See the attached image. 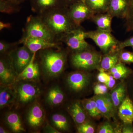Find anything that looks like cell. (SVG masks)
<instances>
[{"label":"cell","mask_w":133,"mask_h":133,"mask_svg":"<svg viewBox=\"0 0 133 133\" xmlns=\"http://www.w3.org/2000/svg\"><path fill=\"white\" fill-rule=\"evenodd\" d=\"M21 10L19 5L10 0H0V12L11 14L19 12Z\"/></svg>","instance_id":"28"},{"label":"cell","mask_w":133,"mask_h":133,"mask_svg":"<svg viewBox=\"0 0 133 133\" xmlns=\"http://www.w3.org/2000/svg\"><path fill=\"white\" fill-rule=\"evenodd\" d=\"M121 50L117 48L102 56L100 68L104 70H109L113 66L120 62L119 54Z\"/></svg>","instance_id":"19"},{"label":"cell","mask_w":133,"mask_h":133,"mask_svg":"<svg viewBox=\"0 0 133 133\" xmlns=\"http://www.w3.org/2000/svg\"><path fill=\"white\" fill-rule=\"evenodd\" d=\"M90 77L88 74L81 71L74 72L69 74L66 80L70 89L76 92L83 90L88 85Z\"/></svg>","instance_id":"14"},{"label":"cell","mask_w":133,"mask_h":133,"mask_svg":"<svg viewBox=\"0 0 133 133\" xmlns=\"http://www.w3.org/2000/svg\"><path fill=\"white\" fill-rule=\"evenodd\" d=\"M128 5V0H110L107 12L113 17L124 19Z\"/></svg>","instance_id":"17"},{"label":"cell","mask_w":133,"mask_h":133,"mask_svg":"<svg viewBox=\"0 0 133 133\" xmlns=\"http://www.w3.org/2000/svg\"><path fill=\"white\" fill-rule=\"evenodd\" d=\"M99 73L97 76L98 81L100 83L105 84L108 80L109 78V74L105 72L104 69L100 68L99 69Z\"/></svg>","instance_id":"37"},{"label":"cell","mask_w":133,"mask_h":133,"mask_svg":"<svg viewBox=\"0 0 133 133\" xmlns=\"http://www.w3.org/2000/svg\"><path fill=\"white\" fill-rule=\"evenodd\" d=\"M17 98L16 91L10 86L2 85L0 90V108L1 109L12 104Z\"/></svg>","instance_id":"21"},{"label":"cell","mask_w":133,"mask_h":133,"mask_svg":"<svg viewBox=\"0 0 133 133\" xmlns=\"http://www.w3.org/2000/svg\"><path fill=\"white\" fill-rule=\"evenodd\" d=\"M35 52L29 64L18 75L17 80L32 81L38 78L40 75V65L36 60Z\"/></svg>","instance_id":"16"},{"label":"cell","mask_w":133,"mask_h":133,"mask_svg":"<svg viewBox=\"0 0 133 133\" xmlns=\"http://www.w3.org/2000/svg\"><path fill=\"white\" fill-rule=\"evenodd\" d=\"M52 125L58 131H66L69 129V124L66 117L63 115L56 113L51 118Z\"/></svg>","instance_id":"27"},{"label":"cell","mask_w":133,"mask_h":133,"mask_svg":"<svg viewBox=\"0 0 133 133\" xmlns=\"http://www.w3.org/2000/svg\"><path fill=\"white\" fill-rule=\"evenodd\" d=\"M45 114L41 105L37 103L33 104L29 109L26 116L27 122L31 128H37L43 124Z\"/></svg>","instance_id":"15"},{"label":"cell","mask_w":133,"mask_h":133,"mask_svg":"<svg viewBox=\"0 0 133 133\" xmlns=\"http://www.w3.org/2000/svg\"><path fill=\"white\" fill-rule=\"evenodd\" d=\"M112 16L108 12L95 14L90 20L96 25L97 29L102 30L112 31Z\"/></svg>","instance_id":"20"},{"label":"cell","mask_w":133,"mask_h":133,"mask_svg":"<svg viewBox=\"0 0 133 133\" xmlns=\"http://www.w3.org/2000/svg\"><path fill=\"white\" fill-rule=\"evenodd\" d=\"M125 66V65L123 64V63L120 62L117 64L115 65L114 66H113L109 71L110 74H111V75H112V74L117 72V71H119L121 69H123Z\"/></svg>","instance_id":"40"},{"label":"cell","mask_w":133,"mask_h":133,"mask_svg":"<svg viewBox=\"0 0 133 133\" xmlns=\"http://www.w3.org/2000/svg\"><path fill=\"white\" fill-rule=\"evenodd\" d=\"M94 14L106 13L110 0H83Z\"/></svg>","instance_id":"25"},{"label":"cell","mask_w":133,"mask_h":133,"mask_svg":"<svg viewBox=\"0 0 133 133\" xmlns=\"http://www.w3.org/2000/svg\"><path fill=\"white\" fill-rule=\"evenodd\" d=\"M133 36L123 42H120L118 48L119 49L122 50L126 47H133Z\"/></svg>","instance_id":"39"},{"label":"cell","mask_w":133,"mask_h":133,"mask_svg":"<svg viewBox=\"0 0 133 133\" xmlns=\"http://www.w3.org/2000/svg\"><path fill=\"white\" fill-rule=\"evenodd\" d=\"M31 9L37 15H41L51 10L68 7L64 0H30Z\"/></svg>","instance_id":"12"},{"label":"cell","mask_w":133,"mask_h":133,"mask_svg":"<svg viewBox=\"0 0 133 133\" xmlns=\"http://www.w3.org/2000/svg\"><path fill=\"white\" fill-rule=\"evenodd\" d=\"M81 104L83 107V108L85 109V111L88 113L89 115L91 117L93 118V113L91 105L89 99H85L82 101Z\"/></svg>","instance_id":"38"},{"label":"cell","mask_w":133,"mask_h":133,"mask_svg":"<svg viewBox=\"0 0 133 133\" xmlns=\"http://www.w3.org/2000/svg\"><path fill=\"white\" fill-rule=\"evenodd\" d=\"M107 86L104 83L97 84L94 88V94L95 95H103L107 93L108 92Z\"/></svg>","instance_id":"34"},{"label":"cell","mask_w":133,"mask_h":133,"mask_svg":"<svg viewBox=\"0 0 133 133\" xmlns=\"http://www.w3.org/2000/svg\"><path fill=\"white\" fill-rule=\"evenodd\" d=\"M68 10L70 17L78 26L86 20H90L95 14L83 1L70 5Z\"/></svg>","instance_id":"9"},{"label":"cell","mask_w":133,"mask_h":133,"mask_svg":"<svg viewBox=\"0 0 133 133\" xmlns=\"http://www.w3.org/2000/svg\"><path fill=\"white\" fill-rule=\"evenodd\" d=\"M111 31L97 29L92 31H86V38L92 40L104 54L118 48V41Z\"/></svg>","instance_id":"5"},{"label":"cell","mask_w":133,"mask_h":133,"mask_svg":"<svg viewBox=\"0 0 133 133\" xmlns=\"http://www.w3.org/2000/svg\"><path fill=\"white\" fill-rule=\"evenodd\" d=\"M11 24L10 23H6L3 22H0V30H2L3 29L5 28H10L11 27Z\"/></svg>","instance_id":"44"},{"label":"cell","mask_w":133,"mask_h":133,"mask_svg":"<svg viewBox=\"0 0 133 133\" xmlns=\"http://www.w3.org/2000/svg\"><path fill=\"white\" fill-rule=\"evenodd\" d=\"M120 61L127 64L133 63V52L121 50L119 54Z\"/></svg>","instance_id":"31"},{"label":"cell","mask_w":133,"mask_h":133,"mask_svg":"<svg viewBox=\"0 0 133 133\" xmlns=\"http://www.w3.org/2000/svg\"><path fill=\"white\" fill-rule=\"evenodd\" d=\"M44 132L47 133H60L61 132L54 127L53 126H51L49 123H47L44 128Z\"/></svg>","instance_id":"41"},{"label":"cell","mask_w":133,"mask_h":133,"mask_svg":"<svg viewBox=\"0 0 133 133\" xmlns=\"http://www.w3.org/2000/svg\"><path fill=\"white\" fill-rule=\"evenodd\" d=\"M68 7L55 9L41 15L43 21L56 37V41L80 26H78L72 20L68 13Z\"/></svg>","instance_id":"1"},{"label":"cell","mask_w":133,"mask_h":133,"mask_svg":"<svg viewBox=\"0 0 133 133\" xmlns=\"http://www.w3.org/2000/svg\"><path fill=\"white\" fill-rule=\"evenodd\" d=\"M83 108L78 101L73 102L67 108V111L74 122L79 125L85 122L86 116Z\"/></svg>","instance_id":"24"},{"label":"cell","mask_w":133,"mask_h":133,"mask_svg":"<svg viewBox=\"0 0 133 133\" xmlns=\"http://www.w3.org/2000/svg\"><path fill=\"white\" fill-rule=\"evenodd\" d=\"M85 32L81 26L63 36L59 42L65 43L72 52L87 49L91 45L85 41Z\"/></svg>","instance_id":"6"},{"label":"cell","mask_w":133,"mask_h":133,"mask_svg":"<svg viewBox=\"0 0 133 133\" xmlns=\"http://www.w3.org/2000/svg\"><path fill=\"white\" fill-rule=\"evenodd\" d=\"M10 1H11L12 2L14 3L15 4L20 5V4L24 2L25 1V0H10Z\"/></svg>","instance_id":"46"},{"label":"cell","mask_w":133,"mask_h":133,"mask_svg":"<svg viewBox=\"0 0 133 133\" xmlns=\"http://www.w3.org/2000/svg\"><path fill=\"white\" fill-rule=\"evenodd\" d=\"M115 108H118L125 98L126 88L125 84L121 83L113 89L111 93Z\"/></svg>","instance_id":"26"},{"label":"cell","mask_w":133,"mask_h":133,"mask_svg":"<svg viewBox=\"0 0 133 133\" xmlns=\"http://www.w3.org/2000/svg\"><path fill=\"white\" fill-rule=\"evenodd\" d=\"M8 131H7L6 129L3 128V127L1 126L0 127V133H9Z\"/></svg>","instance_id":"47"},{"label":"cell","mask_w":133,"mask_h":133,"mask_svg":"<svg viewBox=\"0 0 133 133\" xmlns=\"http://www.w3.org/2000/svg\"><path fill=\"white\" fill-rule=\"evenodd\" d=\"M5 121L10 129L14 132L20 133L25 131L20 116L16 113H8L5 116Z\"/></svg>","instance_id":"23"},{"label":"cell","mask_w":133,"mask_h":133,"mask_svg":"<svg viewBox=\"0 0 133 133\" xmlns=\"http://www.w3.org/2000/svg\"><path fill=\"white\" fill-rule=\"evenodd\" d=\"M132 48L133 50V47H132Z\"/></svg>","instance_id":"49"},{"label":"cell","mask_w":133,"mask_h":133,"mask_svg":"<svg viewBox=\"0 0 133 133\" xmlns=\"http://www.w3.org/2000/svg\"><path fill=\"white\" fill-rule=\"evenodd\" d=\"M102 56L91 46L84 50L72 52L71 63L75 68L81 70L99 69Z\"/></svg>","instance_id":"4"},{"label":"cell","mask_w":133,"mask_h":133,"mask_svg":"<svg viewBox=\"0 0 133 133\" xmlns=\"http://www.w3.org/2000/svg\"><path fill=\"white\" fill-rule=\"evenodd\" d=\"M77 131L79 133H94L95 132V128L90 123L85 122L79 125Z\"/></svg>","instance_id":"32"},{"label":"cell","mask_w":133,"mask_h":133,"mask_svg":"<svg viewBox=\"0 0 133 133\" xmlns=\"http://www.w3.org/2000/svg\"><path fill=\"white\" fill-rule=\"evenodd\" d=\"M93 97L102 116L108 119L114 116L115 108L111 94L107 93L104 95H95Z\"/></svg>","instance_id":"13"},{"label":"cell","mask_w":133,"mask_h":133,"mask_svg":"<svg viewBox=\"0 0 133 133\" xmlns=\"http://www.w3.org/2000/svg\"><path fill=\"white\" fill-rule=\"evenodd\" d=\"M89 100L92 108L93 113V118H98L101 115H102L98 109L97 106L94 98L92 97L91 98L89 99Z\"/></svg>","instance_id":"36"},{"label":"cell","mask_w":133,"mask_h":133,"mask_svg":"<svg viewBox=\"0 0 133 133\" xmlns=\"http://www.w3.org/2000/svg\"><path fill=\"white\" fill-rule=\"evenodd\" d=\"M131 72V70L125 66L123 69L112 75L115 79H120L125 77L129 75Z\"/></svg>","instance_id":"33"},{"label":"cell","mask_w":133,"mask_h":133,"mask_svg":"<svg viewBox=\"0 0 133 133\" xmlns=\"http://www.w3.org/2000/svg\"><path fill=\"white\" fill-rule=\"evenodd\" d=\"M132 87V100H133V86Z\"/></svg>","instance_id":"48"},{"label":"cell","mask_w":133,"mask_h":133,"mask_svg":"<svg viewBox=\"0 0 133 133\" xmlns=\"http://www.w3.org/2000/svg\"><path fill=\"white\" fill-rule=\"evenodd\" d=\"M18 76L9 55H2L0 59L1 85L10 86L17 80Z\"/></svg>","instance_id":"8"},{"label":"cell","mask_w":133,"mask_h":133,"mask_svg":"<svg viewBox=\"0 0 133 133\" xmlns=\"http://www.w3.org/2000/svg\"><path fill=\"white\" fill-rule=\"evenodd\" d=\"M23 36L43 38L51 42H57L55 34L38 15H31L28 17Z\"/></svg>","instance_id":"3"},{"label":"cell","mask_w":133,"mask_h":133,"mask_svg":"<svg viewBox=\"0 0 133 133\" xmlns=\"http://www.w3.org/2000/svg\"><path fill=\"white\" fill-rule=\"evenodd\" d=\"M19 42L20 44H23L33 53L50 48L61 49L58 42H51L43 38L22 36Z\"/></svg>","instance_id":"10"},{"label":"cell","mask_w":133,"mask_h":133,"mask_svg":"<svg viewBox=\"0 0 133 133\" xmlns=\"http://www.w3.org/2000/svg\"><path fill=\"white\" fill-rule=\"evenodd\" d=\"M122 129V132L123 133H133V127L132 124H124Z\"/></svg>","instance_id":"42"},{"label":"cell","mask_w":133,"mask_h":133,"mask_svg":"<svg viewBox=\"0 0 133 133\" xmlns=\"http://www.w3.org/2000/svg\"><path fill=\"white\" fill-rule=\"evenodd\" d=\"M82 1L83 0H64L66 5L68 7L72 4Z\"/></svg>","instance_id":"45"},{"label":"cell","mask_w":133,"mask_h":133,"mask_svg":"<svg viewBox=\"0 0 133 133\" xmlns=\"http://www.w3.org/2000/svg\"><path fill=\"white\" fill-rule=\"evenodd\" d=\"M46 49L38 51L40 67L44 74L49 78L62 74L67 61V53L62 49Z\"/></svg>","instance_id":"2"},{"label":"cell","mask_w":133,"mask_h":133,"mask_svg":"<svg viewBox=\"0 0 133 133\" xmlns=\"http://www.w3.org/2000/svg\"><path fill=\"white\" fill-rule=\"evenodd\" d=\"M124 19L127 31L133 32V0H128V8Z\"/></svg>","instance_id":"29"},{"label":"cell","mask_w":133,"mask_h":133,"mask_svg":"<svg viewBox=\"0 0 133 133\" xmlns=\"http://www.w3.org/2000/svg\"><path fill=\"white\" fill-rule=\"evenodd\" d=\"M19 42L15 43L8 42L1 40L0 41V53L1 55H9L13 50L17 47Z\"/></svg>","instance_id":"30"},{"label":"cell","mask_w":133,"mask_h":133,"mask_svg":"<svg viewBox=\"0 0 133 133\" xmlns=\"http://www.w3.org/2000/svg\"><path fill=\"white\" fill-rule=\"evenodd\" d=\"M64 99V94L61 88L58 86H55L48 91L45 101L50 106H56L61 104Z\"/></svg>","instance_id":"22"},{"label":"cell","mask_w":133,"mask_h":133,"mask_svg":"<svg viewBox=\"0 0 133 133\" xmlns=\"http://www.w3.org/2000/svg\"><path fill=\"white\" fill-rule=\"evenodd\" d=\"M118 116L124 124H132L133 102L129 97H126L119 107Z\"/></svg>","instance_id":"18"},{"label":"cell","mask_w":133,"mask_h":133,"mask_svg":"<svg viewBox=\"0 0 133 133\" xmlns=\"http://www.w3.org/2000/svg\"><path fill=\"white\" fill-rule=\"evenodd\" d=\"M16 91L18 101L22 104H26L32 101L40 93V90L36 86L28 83L19 84Z\"/></svg>","instance_id":"11"},{"label":"cell","mask_w":133,"mask_h":133,"mask_svg":"<svg viewBox=\"0 0 133 133\" xmlns=\"http://www.w3.org/2000/svg\"><path fill=\"white\" fill-rule=\"evenodd\" d=\"M115 79L114 77L112 75H109V78L106 83L105 84L108 88H113L115 84Z\"/></svg>","instance_id":"43"},{"label":"cell","mask_w":133,"mask_h":133,"mask_svg":"<svg viewBox=\"0 0 133 133\" xmlns=\"http://www.w3.org/2000/svg\"><path fill=\"white\" fill-rule=\"evenodd\" d=\"M35 53L23 45L21 47H17L9 54L13 66L18 75L29 65Z\"/></svg>","instance_id":"7"},{"label":"cell","mask_w":133,"mask_h":133,"mask_svg":"<svg viewBox=\"0 0 133 133\" xmlns=\"http://www.w3.org/2000/svg\"><path fill=\"white\" fill-rule=\"evenodd\" d=\"M98 132L99 133H115L114 129L112 126L108 122H105L100 126Z\"/></svg>","instance_id":"35"}]
</instances>
